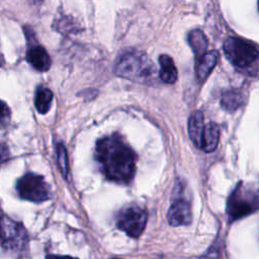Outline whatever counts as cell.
I'll return each instance as SVG.
<instances>
[{
    "label": "cell",
    "mask_w": 259,
    "mask_h": 259,
    "mask_svg": "<svg viewBox=\"0 0 259 259\" xmlns=\"http://www.w3.org/2000/svg\"><path fill=\"white\" fill-rule=\"evenodd\" d=\"M204 130L203 124V114L201 111H195L193 112L188 121V133L189 138L192 141V143L197 147L200 148L201 144V138Z\"/></svg>",
    "instance_id": "cell-11"
},
{
    "label": "cell",
    "mask_w": 259,
    "mask_h": 259,
    "mask_svg": "<svg viewBox=\"0 0 259 259\" xmlns=\"http://www.w3.org/2000/svg\"><path fill=\"white\" fill-rule=\"evenodd\" d=\"M160 79L168 84H173L177 80V69L174 61L168 55H161L159 57Z\"/></svg>",
    "instance_id": "cell-13"
},
{
    "label": "cell",
    "mask_w": 259,
    "mask_h": 259,
    "mask_svg": "<svg viewBox=\"0 0 259 259\" xmlns=\"http://www.w3.org/2000/svg\"><path fill=\"white\" fill-rule=\"evenodd\" d=\"M147 212L142 207L131 204L121 208L116 215V227L133 238H138L147 224Z\"/></svg>",
    "instance_id": "cell-7"
},
{
    "label": "cell",
    "mask_w": 259,
    "mask_h": 259,
    "mask_svg": "<svg viewBox=\"0 0 259 259\" xmlns=\"http://www.w3.org/2000/svg\"><path fill=\"white\" fill-rule=\"evenodd\" d=\"M16 190L21 198L32 202H41L51 197L49 184L42 176L34 173L20 177L16 182Z\"/></svg>",
    "instance_id": "cell-5"
},
{
    "label": "cell",
    "mask_w": 259,
    "mask_h": 259,
    "mask_svg": "<svg viewBox=\"0 0 259 259\" xmlns=\"http://www.w3.org/2000/svg\"><path fill=\"white\" fill-rule=\"evenodd\" d=\"M223 48L227 59L238 69L249 70L259 64V47L250 40L230 36Z\"/></svg>",
    "instance_id": "cell-3"
},
{
    "label": "cell",
    "mask_w": 259,
    "mask_h": 259,
    "mask_svg": "<svg viewBox=\"0 0 259 259\" xmlns=\"http://www.w3.org/2000/svg\"><path fill=\"white\" fill-rule=\"evenodd\" d=\"M52 100H53V93L50 89L41 86L37 88L35 92V97H34V104L38 112L46 113L51 107Z\"/></svg>",
    "instance_id": "cell-15"
},
{
    "label": "cell",
    "mask_w": 259,
    "mask_h": 259,
    "mask_svg": "<svg viewBox=\"0 0 259 259\" xmlns=\"http://www.w3.org/2000/svg\"><path fill=\"white\" fill-rule=\"evenodd\" d=\"M47 259H77L71 256H62V255H50L47 257Z\"/></svg>",
    "instance_id": "cell-20"
},
{
    "label": "cell",
    "mask_w": 259,
    "mask_h": 259,
    "mask_svg": "<svg viewBox=\"0 0 259 259\" xmlns=\"http://www.w3.org/2000/svg\"><path fill=\"white\" fill-rule=\"evenodd\" d=\"M188 41L196 60H199L206 53L207 49V39L204 33L199 29H193L188 35Z\"/></svg>",
    "instance_id": "cell-14"
},
{
    "label": "cell",
    "mask_w": 259,
    "mask_h": 259,
    "mask_svg": "<svg viewBox=\"0 0 259 259\" xmlns=\"http://www.w3.org/2000/svg\"><path fill=\"white\" fill-rule=\"evenodd\" d=\"M259 208V194L252 188L238 184L230 194L227 213L231 222L251 214Z\"/></svg>",
    "instance_id": "cell-4"
},
{
    "label": "cell",
    "mask_w": 259,
    "mask_h": 259,
    "mask_svg": "<svg viewBox=\"0 0 259 259\" xmlns=\"http://www.w3.org/2000/svg\"><path fill=\"white\" fill-rule=\"evenodd\" d=\"M57 162L58 165L64 174V176H67L68 174V160H67V152L65 147L62 144H58L57 146Z\"/></svg>",
    "instance_id": "cell-17"
},
{
    "label": "cell",
    "mask_w": 259,
    "mask_h": 259,
    "mask_svg": "<svg viewBox=\"0 0 259 259\" xmlns=\"http://www.w3.org/2000/svg\"><path fill=\"white\" fill-rule=\"evenodd\" d=\"M26 243L27 233L24 227L9 217L0 213V247L5 250L18 251Z\"/></svg>",
    "instance_id": "cell-6"
},
{
    "label": "cell",
    "mask_w": 259,
    "mask_h": 259,
    "mask_svg": "<svg viewBox=\"0 0 259 259\" xmlns=\"http://www.w3.org/2000/svg\"><path fill=\"white\" fill-rule=\"evenodd\" d=\"M8 157V151L6 149V147L2 144H0V164L2 162H4Z\"/></svg>",
    "instance_id": "cell-19"
},
{
    "label": "cell",
    "mask_w": 259,
    "mask_h": 259,
    "mask_svg": "<svg viewBox=\"0 0 259 259\" xmlns=\"http://www.w3.org/2000/svg\"><path fill=\"white\" fill-rule=\"evenodd\" d=\"M242 103H243V96L239 91L229 90L225 92L222 96V106L230 112L237 110Z\"/></svg>",
    "instance_id": "cell-16"
},
{
    "label": "cell",
    "mask_w": 259,
    "mask_h": 259,
    "mask_svg": "<svg viewBox=\"0 0 259 259\" xmlns=\"http://www.w3.org/2000/svg\"><path fill=\"white\" fill-rule=\"evenodd\" d=\"M95 159L103 175L116 183L131 182L136 172V154L118 136L100 139L95 147Z\"/></svg>",
    "instance_id": "cell-1"
},
{
    "label": "cell",
    "mask_w": 259,
    "mask_h": 259,
    "mask_svg": "<svg viewBox=\"0 0 259 259\" xmlns=\"http://www.w3.org/2000/svg\"><path fill=\"white\" fill-rule=\"evenodd\" d=\"M26 60L35 70L40 72H45L51 67V58L41 46H32L27 51Z\"/></svg>",
    "instance_id": "cell-9"
},
{
    "label": "cell",
    "mask_w": 259,
    "mask_h": 259,
    "mask_svg": "<svg viewBox=\"0 0 259 259\" xmlns=\"http://www.w3.org/2000/svg\"><path fill=\"white\" fill-rule=\"evenodd\" d=\"M112 259H120V258H112Z\"/></svg>",
    "instance_id": "cell-23"
},
{
    "label": "cell",
    "mask_w": 259,
    "mask_h": 259,
    "mask_svg": "<svg viewBox=\"0 0 259 259\" xmlns=\"http://www.w3.org/2000/svg\"><path fill=\"white\" fill-rule=\"evenodd\" d=\"M167 219L174 227L189 225L192 219L190 202L184 196H176L170 205Z\"/></svg>",
    "instance_id": "cell-8"
},
{
    "label": "cell",
    "mask_w": 259,
    "mask_h": 259,
    "mask_svg": "<svg viewBox=\"0 0 259 259\" xmlns=\"http://www.w3.org/2000/svg\"><path fill=\"white\" fill-rule=\"evenodd\" d=\"M114 72L117 76L138 82L151 83L156 77V68L151 59L142 52H125L115 62Z\"/></svg>",
    "instance_id": "cell-2"
},
{
    "label": "cell",
    "mask_w": 259,
    "mask_h": 259,
    "mask_svg": "<svg viewBox=\"0 0 259 259\" xmlns=\"http://www.w3.org/2000/svg\"><path fill=\"white\" fill-rule=\"evenodd\" d=\"M258 9H259V0H258Z\"/></svg>",
    "instance_id": "cell-22"
},
{
    "label": "cell",
    "mask_w": 259,
    "mask_h": 259,
    "mask_svg": "<svg viewBox=\"0 0 259 259\" xmlns=\"http://www.w3.org/2000/svg\"><path fill=\"white\" fill-rule=\"evenodd\" d=\"M39 1H40V0H31L32 3H37V2H39Z\"/></svg>",
    "instance_id": "cell-21"
},
{
    "label": "cell",
    "mask_w": 259,
    "mask_h": 259,
    "mask_svg": "<svg viewBox=\"0 0 259 259\" xmlns=\"http://www.w3.org/2000/svg\"><path fill=\"white\" fill-rule=\"evenodd\" d=\"M9 117H10V111L8 106L0 100V128L4 127L8 121H9Z\"/></svg>",
    "instance_id": "cell-18"
},
{
    "label": "cell",
    "mask_w": 259,
    "mask_h": 259,
    "mask_svg": "<svg viewBox=\"0 0 259 259\" xmlns=\"http://www.w3.org/2000/svg\"><path fill=\"white\" fill-rule=\"evenodd\" d=\"M220 139V128L214 122H209L204 126L200 148L204 152H212L215 150Z\"/></svg>",
    "instance_id": "cell-12"
},
{
    "label": "cell",
    "mask_w": 259,
    "mask_h": 259,
    "mask_svg": "<svg viewBox=\"0 0 259 259\" xmlns=\"http://www.w3.org/2000/svg\"><path fill=\"white\" fill-rule=\"evenodd\" d=\"M219 61V53L217 51H211L205 53L199 60H197L196 66V76L199 81H204L210 74L212 69L215 67Z\"/></svg>",
    "instance_id": "cell-10"
}]
</instances>
